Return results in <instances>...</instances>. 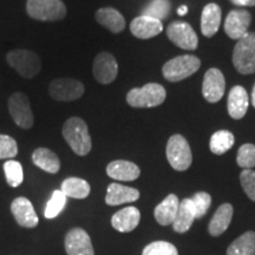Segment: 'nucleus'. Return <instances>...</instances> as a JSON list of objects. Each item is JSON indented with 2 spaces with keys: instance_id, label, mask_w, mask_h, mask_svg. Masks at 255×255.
Listing matches in <instances>:
<instances>
[{
  "instance_id": "2f4dec72",
  "label": "nucleus",
  "mask_w": 255,
  "mask_h": 255,
  "mask_svg": "<svg viewBox=\"0 0 255 255\" xmlns=\"http://www.w3.org/2000/svg\"><path fill=\"white\" fill-rule=\"evenodd\" d=\"M66 205V195L62 190H55L52 196L47 202L45 208V218L46 219H55L56 216L60 214V212L64 209Z\"/></svg>"
},
{
  "instance_id": "ddd939ff",
  "label": "nucleus",
  "mask_w": 255,
  "mask_h": 255,
  "mask_svg": "<svg viewBox=\"0 0 255 255\" xmlns=\"http://www.w3.org/2000/svg\"><path fill=\"white\" fill-rule=\"evenodd\" d=\"M252 15L246 9H232L225 21V32L231 39L240 40L248 33Z\"/></svg>"
},
{
  "instance_id": "6ab92c4d",
  "label": "nucleus",
  "mask_w": 255,
  "mask_h": 255,
  "mask_svg": "<svg viewBox=\"0 0 255 255\" xmlns=\"http://www.w3.org/2000/svg\"><path fill=\"white\" fill-rule=\"evenodd\" d=\"M141 220V213L136 207H127L119 210L111 218L113 227L121 233L132 232L138 226Z\"/></svg>"
},
{
  "instance_id": "412c9836",
  "label": "nucleus",
  "mask_w": 255,
  "mask_h": 255,
  "mask_svg": "<svg viewBox=\"0 0 255 255\" xmlns=\"http://www.w3.org/2000/svg\"><path fill=\"white\" fill-rule=\"evenodd\" d=\"M222 12L219 5L212 4L206 5L201 14V32L207 38H212L219 31L221 24Z\"/></svg>"
},
{
  "instance_id": "a211bd4d",
  "label": "nucleus",
  "mask_w": 255,
  "mask_h": 255,
  "mask_svg": "<svg viewBox=\"0 0 255 255\" xmlns=\"http://www.w3.org/2000/svg\"><path fill=\"white\" fill-rule=\"evenodd\" d=\"M139 199V191L135 188L122 186L120 183H111L108 187L105 202L108 206H120L123 203H131Z\"/></svg>"
},
{
  "instance_id": "2eb2a0df",
  "label": "nucleus",
  "mask_w": 255,
  "mask_h": 255,
  "mask_svg": "<svg viewBox=\"0 0 255 255\" xmlns=\"http://www.w3.org/2000/svg\"><path fill=\"white\" fill-rule=\"evenodd\" d=\"M130 31L133 36L139 39H150V38L158 36L163 31V25L158 19L139 15L131 21Z\"/></svg>"
},
{
  "instance_id": "b1692460",
  "label": "nucleus",
  "mask_w": 255,
  "mask_h": 255,
  "mask_svg": "<svg viewBox=\"0 0 255 255\" xmlns=\"http://www.w3.org/2000/svg\"><path fill=\"white\" fill-rule=\"evenodd\" d=\"M96 20L102 26L108 28L113 33H120L126 28V19L121 12L113 7H103L96 12Z\"/></svg>"
},
{
  "instance_id": "bb28decb",
  "label": "nucleus",
  "mask_w": 255,
  "mask_h": 255,
  "mask_svg": "<svg viewBox=\"0 0 255 255\" xmlns=\"http://www.w3.org/2000/svg\"><path fill=\"white\" fill-rule=\"evenodd\" d=\"M66 197H72V199H85L90 194V184L83 178L78 177H69L62 183V189Z\"/></svg>"
},
{
  "instance_id": "20e7f679",
  "label": "nucleus",
  "mask_w": 255,
  "mask_h": 255,
  "mask_svg": "<svg viewBox=\"0 0 255 255\" xmlns=\"http://www.w3.org/2000/svg\"><path fill=\"white\" fill-rule=\"evenodd\" d=\"M200 68L201 60L196 56L183 55L168 60L162 68V73L167 81L176 83L193 76Z\"/></svg>"
},
{
  "instance_id": "4be33fe9",
  "label": "nucleus",
  "mask_w": 255,
  "mask_h": 255,
  "mask_svg": "<svg viewBox=\"0 0 255 255\" xmlns=\"http://www.w3.org/2000/svg\"><path fill=\"white\" fill-rule=\"evenodd\" d=\"M180 206V200L175 194H170L157 205L154 210V216L161 226L173 225Z\"/></svg>"
},
{
  "instance_id": "c9c22d12",
  "label": "nucleus",
  "mask_w": 255,
  "mask_h": 255,
  "mask_svg": "<svg viewBox=\"0 0 255 255\" xmlns=\"http://www.w3.org/2000/svg\"><path fill=\"white\" fill-rule=\"evenodd\" d=\"M240 182L246 195L255 202V170L244 169L240 174Z\"/></svg>"
},
{
  "instance_id": "f03ea898",
  "label": "nucleus",
  "mask_w": 255,
  "mask_h": 255,
  "mask_svg": "<svg viewBox=\"0 0 255 255\" xmlns=\"http://www.w3.org/2000/svg\"><path fill=\"white\" fill-rule=\"evenodd\" d=\"M167 92L161 84L148 83L142 88L131 89L127 95V102L132 108H155L165 101Z\"/></svg>"
},
{
  "instance_id": "c756f323",
  "label": "nucleus",
  "mask_w": 255,
  "mask_h": 255,
  "mask_svg": "<svg viewBox=\"0 0 255 255\" xmlns=\"http://www.w3.org/2000/svg\"><path fill=\"white\" fill-rule=\"evenodd\" d=\"M169 12H170V1L169 0H151L142 11V15L158 19L162 21L168 17Z\"/></svg>"
},
{
  "instance_id": "6e6552de",
  "label": "nucleus",
  "mask_w": 255,
  "mask_h": 255,
  "mask_svg": "<svg viewBox=\"0 0 255 255\" xmlns=\"http://www.w3.org/2000/svg\"><path fill=\"white\" fill-rule=\"evenodd\" d=\"M8 111L18 127L23 129H31L33 127L34 117L31 110L30 100L23 92H14L9 97Z\"/></svg>"
},
{
  "instance_id": "7ed1b4c3",
  "label": "nucleus",
  "mask_w": 255,
  "mask_h": 255,
  "mask_svg": "<svg viewBox=\"0 0 255 255\" xmlns=\"http://www.w3.org/2000/svg\"><path fill=\"white\" fill-rule=\"evenodd\" d=\"M233 64L241 75H252L255 72V32H248L235 44Z\"/></svg>"
},
{
  "instance_id": "473e14b6",
  "label": "nucleus",
  "mask_w": 255,
  "mask_h": 255,
  "mask_svg": "<svg viewBox=\"0 0 255 255\" xmlns=\"http://www.w3.org/2000/svg\"><path fill=\"white\" fill-rule=\"evenodd\" d=\"M237 162L239 167L252 169L255 167V145L252 143L242 144L238 150Z\"/></svg>"
},
{
  "instance_id": "f257e3e1",
  "label": "nucleus",
  "mask_w": 255,
  "mask_h": 255,
  "mask_svg": "<svg viewBox=\"0 0 255 255\" xmlns=\"http://www.w3.org/2000/svg\"><path fill=\"white\" fill-rule=\"evenodd\" d=\"M63 137L68 142L70 148L79 156L88 155L91 150V136L84 120L79 117H71L64 123Z\"/></svg>"
},
{
  "instance_id": "393cba45",
  "label": "nucleus",
  "mask_w": 255,
  "mask_h": 255,
  "mask_svg": "<svg viewBox=\"0 0 255 255\" xmlns=\"http://www.w3.org/2000/svg\"><path fill=\"white\" fill-rule=\"evenodd\" d=\"M195 219L196 213L193 202H191V199H183L180 202L177 215L173 222L174 231L180 233V234L188 232Z\"/></svg>"
},
{
  "instance_id": "e433bc0d",
  "label": "nucleus",
  "mask_w": 255,
  "mask_h": 255,
  "mask_svg": "<svg viewBox=\"0 0 255 255\" xmlns=\"http://www.w3.org/2000/svg\"><path fill=\"white\" fill-rule=\"evenodd\" d=\"M18 154V144L14 138L7 135H0V159L13 158Z\"/></svg>"
},
{
  "instance_id": "aec40b11",
  "label": "nucleus",
  "mask_w": 255,
  "mask_h": 255,
  "mask_svg": "<svg viewBox=\"0 0 255 255\" xmlns=\"http://www.w3.org/2000/svg\"><path fill=\"white\" fill-rule=\"evenodd\" d=\"M108 176L117 181H135L141 175L138 165L130 161L117 159L107 167Z\"/></svg>"
},
{
  "instance_id": "4c0bfd02",
  "label": "nucleus",
  "mask_w": 255,
  "mask_h": 255,
  "mask_svg": "<svg viewBox=\"0 0 255 255\" xmlns=\"http://www.w3.org/2000/svg\"><path fill=\"white\" fill-rule=\"evenodd\" d=\"M232 2L238 6H255V0H232Z\"/></svg>"
},
{
  "instance_id": "39448f33",
  "label": "nucleus",
  "mask_w": 255,
  "mask_h": 255,
  "mask_svg": "<svg viewBox=\"0 0 255 255\" xmlns=\"http://www.w3.org/2000/svg\"><path fill=\"white\" fill-rule=\"evenodd\" d=\"M6 60L8 65L24 78L34 77L41 69L39 56L30 50L18 49L9 51L6 56Z\"/></svg>"
},
{
  "instance_id": "7c9ffc66",
  "label": "nucleus",
  "mask_w": 255,
  "mask_h": 255,
  "mask_svg": "<svg viewBox=\"0 0 255 255\" xmlns=\"http://www.w3.org/2000/svg\"><path fill=\"white\" fill-rule=\"evenodd\" d=\"M6 181L11 187H19L24 181V171L21 164L13 159H8L4 164Z\"/></svg>"
},
{
  "instance_id": "f3484780",
  "label": "nucleus",
  "mask_w": 255,
  "mask_h": 255,
  "mask_svg": "<svg viewBox=\"0 0 255 255\" xmlns=\"http://www.w3.org/2000/svg\"><path fill=\"white\" fill-rule=\"evenodd\" d=\"M248 105H250V97L246 89L241 85L233 87L228 94L227 110L229 116L233 120L244 119L245 115L247 114Z\"/></svg>"
},
{
  "instance_id": "72a5a7b5",
  "label": "nucleus",
  "mask_w": 255,
  "mask_h": 255,
  "mask_svg": "<svg viewBox=\"0 0 255 255\" xmlns=\"http://www.w3.org/2000/svg\"><path fill=\"white\" fill-rule=\"evenodd\" d=\"M142 255H178L177 248L167 241H155L149 244Z\"/></svg>"
},
{
  "instance_id": "cd10ccee",
  "label": "nucleus",
  "mask_w": 255,
  "mask_h": 255,
  "mask_svg": "<svg viewBox=\"0 0 255 255\" xmlns=\"http://www.w3.org/2000/svg\"><path fill=\"white\" fill-rule=\"evenodd\" d=\"M227 255H255V233L246 232L233 241Z\"/></svg>"
},
{
  "instance_id": "9b49d317",
  "label": "nucleus",
  "mask_w": 255,
  "mask_h": 255,
  "mask_svg": "<svg viewBox=\"0 0 255 255\" xmlns=\"http://www.w3.org/2000/svg\"><path fill=\"white\" fill-rule=\"evenodd\" d=\"M92 73L96 81L101 84L113 83L119 73V64L116 58L109 52L98 53L94 60Z\"/></svg>"
},
{
  "instance_id": "58836bf2",
  "label": "nucleus",
  "mask_w": 255,
  "mask_h": 255,
  "mask_svg": "<svg viewBox=\"0 0 255 255\" xmlns=\"http://www.w3.org/2000/svg\"><path fill=\"white\" fill-rule=\"evenodd\" d=\"M187 12H188V7H187L186 5L180 6V7L177 8V13L180 14V15H186Z\"/></svg>"
},
{
  "instance_id": "0eeeda50",
  "label": "nucleus",
  "mask_w": 255,
  "mask_h": 255,
  "mask_svg": "<svg viewBox=\"0 0 255 255\" xmlns=\"http://www.w3.org/2000/svg\"><path fill=\"white\" fill-rule=\"evenodd\" d=\"M167 159L169 164L177 171L189 169L193 162V155L188 141L182 135H173L167 143Z\"/></svg>"
},
{
  "instance_id": "f8f14e48",
  "label": "nucleus",
  "mask_w": 255,
  "mask_h": 255,
  "mask_svg": "<svg viewBox=\"0 0 255 255\" xmlns=\"http://www.w3.org/2000/svg\"><path fill=\"white\" fill-rule=\"evenodd\" d=\"M226 91V79L219 69L212 68L205 73L202 83V95L208 103H218Z\"/></svg>"
},
{
  "instance_id": "a878e982",
  "label": "nucleus",
  "mask_w": 255,
  "mask_h": 255,
  "mask_svg": "<svg viewBox=\"0 0 255 255\" xmlns=\"http://www.w3.org/2000/svg\"><path fill=\"white\" fill-rule=\"evenodd\" d=\"M32 161L41 170L50 174L58 173L60 169V161L55 152L47 148H38L32 154Z\"/></svg>"
},
{
  "instance_id": "4468645a",
  "label": "nucleus",
  "mask_w": 255,
  "mask_h": 255,
  "mask_svg": "<svg viewBox=\"0 0 255 255\" xmlns=\"http://www.w3.org/2000/svg\"><path fill=\"white\" fill-rule=\"evenodd\" d=\"M65 250L69 255H95L91 239L82 228H73L66 234Z\"/></svg>"
},
{
  "instance_id": "ea45409f",
  "label": "nucleus",
  "mask_w": 255,
  "mask_h": 255,
  "mask_svg": "<svg viewBox=\"0 0 255 255\" xmlns=\"http://www.w3.org/2000/svg\"><path fill=\"white\" fill-rule=\"evenodd\" d=\"M252 104H253V107L255 108V84L253 87V91H252Z\"/></svg>"
},
{
  "instance_id": "423d86ee",
  "label": "nucleus",
  "mask_w": 255,
  "mask_h": 255,
  "mask_svg": "<svg viewBox=\"0 0 255 255\" xmlns=\"http://www.w3.org/2000/svg\"><path fill=\"white\" fill-rule=\"evenodd\" d=\"M27 14L36 20L57 21L66 15V7L62 0H27Z\"/></svg>"
},
{
  "instance_id": "1a4fd4ad",
  "label": "nucleus",
  "mask_w": 255,
  "mask_h": 255,
  "mask_svg": "<svg viewBox=\"0 0 255 255\" xmlns=\"http://www.w3.org/2000/svg\"><path fill=\"white\" fill-rule=\"evenodd\" d=\"M167 37L171 43L182 50L194 51L199 45L196 32L186 21H173L167 27Z\"/></svg>"
},
{
  "instance_id": "dca6fc26",
  "label": "nucleus",
  "mask_w": 255,
  "mask_h": 255,
  "mask_svg": "<svg viewBox=\"0 0 255 255\" xmlns=\"http://www.w3.org/2000/svg\"><path fill=\"white\" fill-rule=\"evenodd\" d=\"M11 212L15 221L26 228H33L38 225V216L34 212L31 201L26 197H17L11 205Z\"/></svg>"
},
{
  "instance_id": "9d476101",
  "label": "nucleus",
  "mask_w": 255,
  "mask_h": 255,
  "mask_svg": "<svg viewBox=\"0 0 255 255\" xmlns=\"http://www.w3.org/2000/svg\"><path fill=\"white\" fill-rule=\"evenodd\" d=\"M85 88L82 82L71 78L53 79L49 85V94L53 100L59 102H71L81 98Z\"/></svg>"
},
{
  "instance_id": "c85d7f7f",
  "label": "nucleus",
  "mask_w": 255,
  "mask_h": 255,
  "mask_svg": "<svg viewBox=\"0 0 255 255\" xmlns=\"http://www.w3.org/2000/svg\"><path fill=\"white\" fill-rule=\"evenodd\" d=\"M235 143V137L228 130H219L210 137L209 148L213 154L223 155L231 150Z\"/></svg>"
},
{
  "instance_id": "5701e85b",
  "label": "nucleus",
  "mask_w": 255,
  "mask_h": 255,
  "mask_svg": "<svg viewBox=\"0 0 255 255\" xmlns=\"http://www.w3.org/2000/svg\"><path fill=\"white\" fill-rule=\"evenodd\" d=\"M233 213L234 209L231 203H223L220 206L208 225L209 234L213 237H220L227 231L232 222Z\"/></svg>"
},
{
  "instance_id": "f704fd0d",
  "label": "nucleus",
  "mask_w": 255,
  "mask_h": 255,
  "mask_svg": "<svg viewBox=\"0 0 255 255\" xmlns=\"http://www.w3.org/2000/svg\"><path fill=\"white\" fill-rule=\"evenodd\" d=\"M191 202H193L194 208H195L196 219L203 218L208 212L212 205V197L206 191H199L195 195L191 197Z\"/></svg>"
}]
</instances>
